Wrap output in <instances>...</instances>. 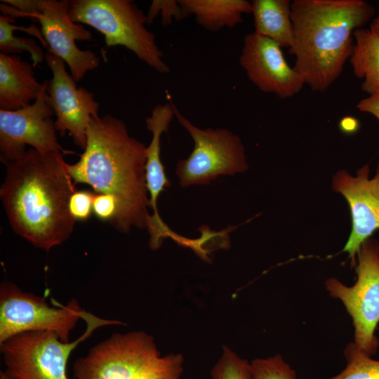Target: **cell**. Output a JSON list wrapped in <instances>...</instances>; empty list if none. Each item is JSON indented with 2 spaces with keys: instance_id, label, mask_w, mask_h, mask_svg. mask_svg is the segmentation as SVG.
Instances as JSON below:
<instances>
[{
  "instance_id": "cell-1",
  "label": "cell",
  "mask_w": 379,
  "mask_h": 379,
  "mask_svg": "<svg viewBox=\"0 0 379 379\" xmlns=\"http://www.w3.org/2000/svg\"><path fill=\"white\" fill-rule=\"evenodd\" d=\"M60 152L33 148L6 164L0 198L13 232L36 248L50 251L67 240L76 220L69 200L77 191Z\"/></svg>"
},
{
  "instance_id": "cell-2",
  "label": "cell",
  "mask_w": 379,
  "mask_h": 379,
  "mask_svg": "<svg viewBox=\"0 0 379 379\" xmlns=\"http://www.w3.org/2000/svg\"><path fill=\"white\" fill-rule=\"evenodd\" d=\"M147 147L129 135L126 124L111 114L93 118L80 159L66 168L74 184H86L95 194L115 197L118 212L111 224L122 233L132 227L149 230L152 215L146 185Z\"/></svg>"
},
{
  "instance_id": "cell-3",
  "label": "cell",
  "mask_w": 379,
  "mask_h": 379,
  "mask_svg": "<svg viewBox=\"0 0 379 379\" xmlns=\"http://www.w3.org/2000/svg\"><path fill=\"white\" fill-rule=\"evenodd\" d=\"M362 0H294L293 68L313 91L324 92L340 77L353 50L354 32L373 16Z\"/></svg>"
},
{
  "instance_id": "cell-4",
  "label": "cell",
  "mask_w": 379,
  "mask_h": 379,
  "mask_svg": "<svg viewBox=\"0 0 379 379\" xmlns=\"http://www.w3.org/2000/svg\"><path fill=\"white\" fill-rule=\"evenodd\" d=\"M69 13L74 22L102 33L107 46H124L158 72H170L154 34L146 27V15L133 1L73 0Z\"/></svg>"
},
{
  "instance_id": "cell-5",
  "label": "cell",
  "mask_w": 379,
  "mask_h": 379,
  "mask_svg": "<svg viewBox=\"0 0 379 379\" xmlns=\"http://www.w3.org/2000/svg\"><path fill=\"white\" fill-rule=\"evenodd\" d=\"M86 329L79 338L65 343L50 331L16 335L0 345L5 373L11 379H69L67 364L72 351L103 326L125 325L119 320L98 317L84 310Z\"/></svg>"
},
{
  "instance_id": "cell-6",
  "label": "cell",
  "mask_w": 379,
  "mask_h": 379,
  "mask_svg": "<svg viewBox=\"0 0 379 379\" xmlns=\"http://www.w3.org/2000/svg\"><path fill=\"white\" fill-rule=\"evenodd\" d=\"M355 271L357 281L351 286L336 278H328L325 288L342 302L352 319L354 343L370 356L377 353L379 340L375 332L379 324V240L369 238L360 246Z\"/></svg>"
},
{
  "instance_id": "cell-7",
  "label": "cell",
  "mask_w": 379,
  "mask_h": 379,
  "mask_svg": "<svg viewBox=\"0 0 379 379\" xmlns=\"http://www.w3.org/2000/svg\"><path fill=\"white\" fill-rule=\"evenodd\" d=\"M169 101L175 117L194 143L188 158L177 163L175 173L182 187L208 185L220 175H233L248 169L245 149L237 135L227 128H199Z\"/></svg>"
},
{
  "instance_id": "cell-8",
  "label": "cell",
  "mask_w": 379,
  "mask_h": 379,
  "mask_svg": "<svg viewBox=\"0 0 379 379\" xmlns=\"http://www.w3.org/2000/svg\"><path fill=\"white\" fill-rule=\"evenodd\" d=\"M56 304L57 307H51L44 297L4 281L0 285V345L30 331L53 332L61 341L69 342L71 332L84 310L75 298L65 305Z\"/></svg>"
},
{
  "instance_id": "cell-9",
  "label": "cell",
  "mask_w": 379,
  "mask_h": 379,
  "mask_svg": "<svg viewBox=\"0 0 379 379\" xmlns=\"http://www.w3.org/2000/svg\"><path fill=\"white\" fill-rule=\"evenodd\" d=\"M159 357L146 332L113 333L75 361L74 379H133Z\"/></svg>"
},
{
  "instance_id": "cell-10",
  "label": "cell",
  "mask_w": 379,
  "mask_h": 379,
  "mask_svg": "<svg viewBox=\"0 0 379 379\" xmlns=\"http://www.w3.org/2000/svg\"><path fill=\"white\" fill-rule=\"evenodd\" d=\"M47 86L46 80L37 98L29 106L15 111L0 109V157L5 164L21 156L27 145L41 152L71 153L58 141Z\"/></svg>"
},
{
  "instance_id": "cell-11",
  "label": "cell",
  "mask_w": 379,
  "mask_h": 379,
  "mask_svg": "<svg viewBox=\"0 0 379 379\" xmlns=\"http://www.w3.org/2000/svg\"><path fill=\"white\" fill-rule=\"evenodd\" d=\"M45 60L52 72L46 93L56 117V131L62 136L68 132L74 143L84 149L90 121L99 117V104L93 93L77 86L63 60L48 51Z\"/></svg>"
},
{
  "instance_id": "cell-12",
  "label": "cell",
  "mask_w": 379,
  "mask_h": 379,
  "mask_svg": "<svg viewBox=\"0 0 379 379\" xmlns=\"http://www.w3.org/2000/svg\"><path fill=\"white\" fill-rule=\"evenodd\" d=\"M41 3L39 10L29 18L39 22L48 51L65 61L78 82L100 64L95 53L81 50L76 44L77 41H91L93 35L82 24L72 20L70 1L41 0Z\"/></svg>"
},
{
  "instance_id": "cell-13",
  "label": "cell",
  "mask_w": 379,
  "mask_h": 379,
  "mask_svg": "<svg viewBox=\"0 0 379 379\" xmlns=\"http://www.w3.org/2000/svg\"><path fill=\"white\" fill-rule=\"evenodd\" d=\"M369 173L366 164L357 170L355 177L342 170L332 180V190L345 197L350 209L352 230L343 251L348 253L353 267L361 245L379 230V162L373 178Z\"/></svg>"
},
{
  "instance_id": "cell-14",
  "label": "cell",
  "mask_w": 379,
  "mask_h": 379,
  "mask_svg": "<svg viewBox=\"0 0 379 379\" xmlns=\"http://www.w3.org/2000/svg\"><path fill=\"white\" fill-rule=\"evenodd\" d=\"M239 63L250 81L261 91L280 98L293 96L305 84L299 73L286 62L280 46L255 32L244 37Z\"/></svg>"
},
{
  "instance_id": "cell-15",
  "label": "cell",
  "mask_w": 379,
  "mask_h": 379,
  "mask_svg": "<svg viewBox=\"0 0 379 379\" xmlns=\"http://www.w3.org/2000/svg\"><path fill=\"white\" fill-rule=\"evenodd\" d=\"M173 117L174 111L169 101L157 105L152 110L151 115L145 119L147 128L152 134V140L147 147L145 177L149 194V208L153 210L151 225L147 230L149 234V246L154 251L161 246L166 237L173 235V232L159 214L157 200L161 192L171 186L161 160V137L163 133L168 131Z\"/></svg>"
},
{
  "instance_id": "cell-16",
  "label": "cell",
  "mask_w": 379,
  "mask_h": 379,
  "mask_svg": "<svg viewBox=\"0 0 379 379\" xmlns=\"http://www.w3.org/2000/svg\"><path fill=\"white\" fill-rule=\"evenodd\" d=\"M42 86L29 62L17 55L0 53V109L15 111L29 106Z\"/></svg>"
},
{
  "instance_id": "cell-17",
  "label": "cell",
  "mask_w": 379,
  "mask_h": 379,
  "mask_svg": "<svg viewBox=\"0 0 379 379\" xmlns=\"http://www.w3.org/2000/svg\"><path fill=\"white\" fill-rule=\"evenodd\" d=\"M182 8L193 15L197 22L210 32L232 28L251 13V1L246 0H178Z\"/></svg>"
},
{
  "instance_id": "cell-18",
  "label": "cell",
  "mask_w": 379,
  "mask_h": 379,
  "mask_svg": "<svg viewBox=\"0 0 379 379\" xmlns=\"http://www.w3.org/2000/svg\"><path fill=\"white\" fill-rule=\"evenodd\" d=\"M251 13L255 32L275 41L281 48H290L294 40L289 0H253Z\"/></svg>"
},
{
  "instance_id": "cell-19",
  "label": "cell",
  "mask_w": 379,
  "mask_h": 379,
  "mask_svg": "<svg viewBox=\"0 0 379 379\" xmlns=\"http://www.w3.org/2000/svg\"><path fill=\"white\" fill-rule=\"evenodd\" d=\"M354 43L350 58L355 76L364 79L361 88L373 95L379 93V38L368 29L354 32Z\"/></svg>"
},
{
  "instance_id": "cell-20",
  "label": "cell",
  "mask_w": 379,
  "mask_h": 379,
  "mask_svg": "<svg viewBox=\"0 0 379 379\" xmlns=\"http://www.w3.org/2000/svg\"><path fill=\"white\" fill-rule=\"evenodd\" d=\"M15 20L0 15V51L6 55H15L25 51L29 52L33 65L36 66L45 59L42 48L31 38L18 37L13 35L15 31Z\"/></svg>"
},
{
  "instance_id": "cell-21",
  "label": "cell",
  "mask_w": 379,
  "mask_h": 379,
  "mask_svg": "<svg viewBox=\"0 0 379 379\" xmlns=\"http://www.w3.org/2000/svg\"><path fill=\"white\" fill-rule=\"evenodd\" d=\"M344 356L345 368L328 379H379V360L361 350L354 342L347 345Z\"/></svg>"
},
{
  "instance_id": "cell-22",
  "label": "cell",
  "mask_w": 379,
  "mask_h": 379,
  "mask_svg": "<svg viewBox=\"0 0 379 379\" xmlns=\"http://www.w3.org/2000/svg\"><path fill=\"white\" fill-rule=\"evenodd\" d=\"M211 379H252L251 364L229 347L223 346L222 354L211 371Z\"/></svg>"
},
{
  "instance_id": "cell-23",
  "label": "cell",
  "mask_w": 379,
  "mask_h": 379,
  "mask_svg": "<svg viewBox=\"0 0 379 379\" xmlns=\"http://www.w3.org/2000/svg\"><path fill=\"white\" fill-rule=\"evenodd\" d=\"M250 364L252 379H297L294 369L279 354L255 359Z\"/></svg>"
},
{
  "instance_id": "cell-24",
  "label": "cell",
  "mask_w": 379,
  "mask_h": 379,
  "mask_svg": "<svg viewBox=\"0 0 379 379\" xmlns=\"http://www.w3.org/2000/svg\"><path fill=\"white\" fill-rule=\"evenodd\" d=\"M183 362L184 358L179 353L160 356L133 379H180Z\"/></svg>"
},
{
  "instance_id": "cell-25",
  "label": "cell",
  "mask_w": 379,
  "mask_h": 379,
  "mask_svg": "<svg viewBox=\"0 0 379 379\" xmlns=\"http://www.w3.org/2000/svg\"><path fill=\"white\" fill-rule=\"evenodd\" d=\"M188 15L179 4L178 0H154L149 8L146 17L147 24L152 23L155 18L160 16L162 24L167 25L171 24L173 20H181Z\"/></svg>"
},
{
  "instance_id": "cell-26",
  "label": "cell",
  "mask_w": 379,
  "mask_h": 379,
  "mask_svg": "<svg viewBox=\"0 0 379 379\" xmlns=\"http://www.w3.org/2000/svg\"><path fill=\"white\" fill-rule=\"evenodd\" d=\"M95 193L90 191H76L69 200V211L72 217L77 220L88 219L93 212Z\"/></svg>"
},
{
  "instance_id": "cell-27",
  "label": "cell",
  "mask_w": 379,
  "mask_h": 379,
  "mask_svg": "<svg viewBox=\"0 0 379 379\" xmlns=\"http://www.w3.org/2000/svg\"><path fill=\"white\" fill-rule=\"evenodd\" d=\"M93 212L99 219L112 224L118 212L117 200L109 194H95L93 199Z\"/></svg>"
},
{
  "instance_id": "cell-28",
  "label": "cell",
  "mask_w": 379,
  "mask_h": 379,
  "mask_svg": "<svg viewBox=\"0 0 379 379\" xmlns=\"http://www.w3.org/2000/svg\"><path fill=\"white\" fill-rule=\"evenodd\" d=\"M357 107L361 112L371 114L379 121V93L360 100L357 105Z\"/></svg>"
},
{
  "instance_id": "cell-29",
  "label": "cell",
  "mask_w": 379,
  "mask_h": 379,
  "mask_svg": "<svg viewBox=\"0 0 379 379\" xmlns=\"http://www.w3.org/2000/svg\"><path fill=\"white\" fill-rule=\"evenodd\" d=\"M340 128L346 133H354L358 128V121L352 117H345L340 120Z\"/></svg>"
},
{
  "instance_id": "cell-30",
  "label": "cell",
  "mask_w": 379,
  "mask_h": 379,
  "mask_svg": "<svg viewBox=\"0 0 379 379\" xmlns=\"http://www.w3.org/2000/svg\"><path fill=\"white\" fill-rule=\"evenodd\" d=\"M369 30L379 38V13L371 22Z\"/></svg>"
},
{
  "instance_id": "cell-31",
  "label": "cell",
  "mask_w": 379,
  "mask_h": 379,
  "mask_svg": "<svg viewBox=\"0 0 379 379\" xmlns=\"http://www.w3.org/2000/svg\"><path fill=\"white\" fill-rule=\"evenodd\" d=\"M0 379H11L5 371H1L0 372Z\"/></svg>"
}]
</instances>
